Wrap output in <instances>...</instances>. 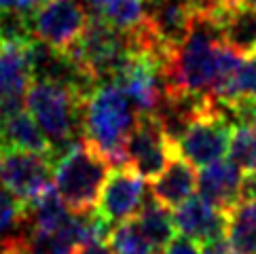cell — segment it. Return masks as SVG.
<instances>
[{
  "mask_svg": "<svg viewBox=\"0 0 256 254\" xmlns=\"http://www.w3.org/2000/svg\"><path fill=\"white\" fill-rule=\"evenodd\" d=\"M110 163L85 140L72 146L53 168V188L72 214H87L98 208Z\"/></svg>",
  "mask_w": 256,
  "mask_h": 254,
  "instance_id": "277c9868",
  "label": "cell"
},
{
  "mask_svg": "<svg viewBox=\"0 0 256 254\" xmlns=\"http://www.w3.org/2000/svg\"><path fill=\"white\" fill-rule=\"evenodd\" d=\"M74 254H114L110 244L106 242H94V244H85V246H78Z\"/></svg>",
  "mask_w": 256,
  "mask_h": 254,
  "instance_id": "f1b7e54d",
  "label": "cell"
},
{
  "mask_svg": "<svg viewBox=\"0 0 256 254\" xmlns=\"http://www.w3.org/2000/svg\"><path fill=\"white\" fill-rule=\"evenodd\" d=\"M212 17L220 24L224 44L242 56L256 51V8L228 2Z\"/></svg>",
  "mask_w": 256,
  "mask_h": 254,
  "instance_id": "2e32d148",
  "label": "cell"
},
{
  "mask_svg": "<svg viewBox=\"0 0 256 254\" xmlns=\"http://www.w3.org/2000/svg\"><path fill=\"white\" fill-rule=\"evenodd\" d=\"M222 44L220 24L212 15H195L186 38L172 53L163 68L166 94L188 92L212 96L218 72V53Z\"/></svg>",
  "mask_w": 256,
  "mask_h": 254,
  "instance_id": "6da1fadb",
  "label": "cell"
},
{
  "mask_svg": "<svg viewBox=\"0 0 256 254\" xmlns=\"http://www.w3.org/2000/svg\"><path fill=\"white\" fill-rule=\"evenodd\" d=\"M30 42H4L0 49V114H13L26 104V92L32 83L28 58Z\"/></svg>",
  "mask_w": 256,
  "mask_h": 254,
  "instance_id": "7c38bea8",
  "label": "cell"
},
{
  "mask_svg": "<svg viewBox=\"0 0 256 254\" xmlns=\"http://www.w3.org/2000/svg\"><path fill=\"white\" fill-rule=\"evenodd\" d=\"M68 224H70V220H68ZM68 224L56 233L28 231V238H26V254H74L78 246H76V242L72 240Z\"/></svg>",
  "mask_w": 256,
  "mask_h": 254,
  "instance_id": "7402d4cb",
  "label": "cell"
},
{
  "mask_svg": "<svg viewBox=\"0 0 256 254\" xmlns=\"http://www.w3.org/2000/svg\"><path fill=\"white\" fill-rule=\"evenodd\" d=\"M237 4H244V6H250V8H256V0H233Z\"/></svg>",
  "mask_w": 256,
  "mask_h": 254,
  "instance_id": "4dcf8cb0",
  "label": "cell"
},
{
  "mask_svg": "<svg viewBox=\"0 0 256 254\" xmlns=\"http://www.w3.org/2000/svg\"><path fill=\"white\" fill-rule=\"evenodd\" d=\"M246 174L231 159H220L212 166L201 168L197 176L199 195L214 204L218 210L231 212L242 202V186Z\"/></svg>",
  "mask_w": 256,
  "mask_h": 254,
  "instance_id": "5bb4252c",
  "label": "cell"
},
{
  "mask_svg": "<svg viewBox=\"0 0 256 254\" xmlns=\"http://www.w3.org/2000/svg\"><path fill=\"white\" fill-rule=\"evenodd\" d=\"M150 195L166 208H178L190 199L197 190V172L186 159L174 155L166 170L157 178H152Z\"/></svg>",
  "mask_w": 256,
  "mask_h": 254,
  "instance_id": "9a60e30c",
  "label": "cell"
},
{
  "mask_svg": "<svg viewBox=\"0 0 256 254\" xmlns=\"http://www.w3.org/2000/svg\"><path fill=\"white\" fill-rule=\"evenodd\" d=\"M240 96H252L256 98V51L244 56V62L237 74L231 83V92H228V98H240Z\"/></svg>",
  "mask_w": 256,
  "mask_h": 254,
  "instance_id": "484cf974",
  "label": "cell"
},
{
  "mask_svg": "<svg viewBox=\"0 0 256 254\" xmlns=\"http://www.w3.org/2000/svg\"><path fill=\"white\" fill-rule=\"evenodd\" d=\"M166 64L150 53H134L125 68L118 72L112 80L123 94L130 98L134 108L140 112H152L159 108L163 96H166Z\"/></svg>",
  "mask_w": 256,
  "mask_h": 254,
  "instance_id": "9c48e42d",
  "label": "cell"
},
{
  "mask_svg": "<svg viewBox=\"0 0 256 254\" xmlns=\"http://www.w3.org/2000/svg\"><path fill=\"white\" fill-rule=\"evenodd\" d=\"M110 248L114 254H157L152 244L144 235L138 220H125L110 231Z\"/></svg>",
  "mask_w": 256,
  "mask_h": 254,
  "instance_id": "44dd1931",
  "label": "cell"
},
{
  "mask_svg": "<svg viewBox=\"0 0 256 254\" xmlns=\"http://www.w3.org/2000/svg\"><path fill=\"white\" fill-rule=\"evenodd\" d=\"M231 134L233 125L224 119L220 104L214 98V110L190 125L174 148H176V155L186 159L190 166L206 168L224 159L231 144Z\"/></svg>",
  "mask_w": 256,
  "mask_h": 254,
  "instance_id": "52a82bcc",
  "label": "cell"
},
{
  "mask_svg": "<svg viewBox=\"0 0 256 254\" xmlns=\"http://www.w3.org/2000/svg\"><path fill=\"white\" fill-rule=\"evenodd\" d=\"M144 197V178L130 166H118L112 168L108 174L96 210L108 224L114 226L125 220H132L142 210Z\"/></svg>",
  "mask_w": 256,
  "mask_h": 254,
  "instance_id": "30bf717a",
  "label": "cell"
},
{
  "mask_svg": "<svg viewBox=\"0 0 256 254\" xmlns=\"http://www.w3.org/2000/svg\"><path fill=\"white\" fill-rule=\"evenodd\" d=\"M4 146L40 152V155L51 157V144L44 138L42 130L32 119L28 110H17L13 114L4 116Z\"/></svg>",
  "mask_w": 256,
  "mask_h": 254,
  "instance_id": "ac0fdd59",
  "label": "cell"
},
{
  "mask_svg": "<svg viewBox=\"0 0 256 254\" xmlns=\"http://www.w3.org/2000/svg\"><path fill=\"white\" fill-rule=\"evenodd\" d=\"M24 226V204L0 184V242Z\"/></svg>",
  "mask_w": 256,
  "mask_h": 254,
  "instance_id": "d4e9b609",
  "label": "cell"
},
{
  "mask_svg": "<svg viewBox=\"0 0 256 254\" xmlns=\"http://www.w3.org/2000/svg\"><path fill=\"white\" fill-rule=\"evenodd\" d=\"M201 250H204V254H237L231 244L226 242V238H218V240H212L201 246Z\"/></svg>",
  "mask_w": 256,
  "mask_h": 254,
  "instance_id": "83f0119b",
  "label": "cell"
},
{
  "mask_svg": "<svg viewBox=\"0 0 256 254\" xmlns=\"http://www.w3.org/2000/svg\"><path fill=\"white\" fill-rule=\"evenodd\" d=\"M176 231L197 244H208L218 238H226V212L218 210L214 204L201 195H193L180 204L174 212Z\"/></svg>",
  "mask_w": 256,
  "mask_h": 254,
  "instance_id": "4fadbf2b",
  "label": "cell"
},
{
  "mask_svg": "<svg viewBox=\"0 0 256 254\" xmlns=\"http://www.w3.org/2000/svg\"><path fill=\"white\" fill-rule=\"evenodd\" d=\"M138 224L142 226L144 235L152 244V248L157 254L163 252V248L176 238V224H174V214H170V208L159 204L157 199L150 195V190H146L142 210L138 212Z\"/></svg>",
  "mask_w": 256,
  "mask_h": 254,
  "instance_id": "d6986e66",
  "label": "cell"
},
{
  "mask_svg": "<svg viewBox=\"0 0 256 254\" xmlns=\"http://www.w3.org/2000/svg\"><path fill=\"white\" fill-rule=\"evenodd\" d=\"M102 20L121 32H132L144 22V0H106Z\"/></svg>",
  "mask_w": 256,
  "mask_h": 254,
  "instance_id": "603a6c76",
  "label": "cell"
},
{
  "mask_svg": "<svg viewBox=\"0 0 256 254\" xmlns=\"http://www.w3.org/2000/svg\"><path fill=\"white\" fill-rule=\"evenodd\" d=\"M242 199H254L256 202V170L246 174L244 186H242Z\"/></svg>",
  "mask_w": 256,
  "mask_h": 254,
  "instance_id": "f546056e",
  "label": "cell"
},
{
  "mask_svg": "<svg viewBox=\"0 0 256 254\" xmlns=\"http://www.w3.org/2000/svg\"><path fill=\"white\" fill-rule=\"evenodd\" d=\"M36 40L53 49L68 51L89 24V13L80 0H47L30 15Z\"/></svg>",
  "mask_w": 256,
  "mask_h": 254,
  "instance_id": "8992f818",
  "label": "cell"
},
{
  "mask_svg": "<svg viewBox=\"0 0 256 254\" xmlns=\"http://www.w3.org/2000/svg\"><path fill=\"white\" fill-rule=\"evenodd\" d=\"M228 159L244 174H250L256 170V125L233 127L231 144H228Z\"/></svg>",
  "mask_w": 256,
  "mask_h": 254,
  "instance_id": "cb8c5ba5",
  "label": "cell"
},
{
  "mask_svg": "<svg viewBox=\"0 0 256 254\" xmlns=\"http://www.w3.org/2000/svg\"><path fill=\"white\" fill-rule=\"evenodd\" d=\"M176 155L174 144L163 134L159 119L152 112H140L125 142V161L142 178H157L170 159Z\"/></svg>",
  "mask_w": 256,
  "mask_h": 254,
  "instance_id": "ba28073f",
  "label": "cell"
},
{
  "mask_svg": "<svg viewBox=\"0 0 256 254\" xmlns=\"http://www.w3.org/2000/svg\"><path fill=\"white\" fill-rule=\"evenodd\" d=\"M53 168L56 166L49 155L11 146L0 148V184L22 204H30L53 186Z\"/></svg>",
  "mask_w": 256,
  "mask_h": 254,
  "instance_id": "5b68a950",
  "label": "cell"
},
{
  "mask_svg": "<svg viewBox=\"0 0 256 254\" xmlns=\"http://www.w3.org/2000/svg\"><path fill=\"white\" fill-rule=\"evenodd\" d=\"M138 121V110L114 83H102L85 100L83 140L112 168L127 166L125 142Z\"/></svg>",
  "mask_w": 256,
  "mask_h": 254,
  "instance_id": "3957f363",
  "label": "cell"
},
{
  "mask_svg": "<svg viewBox=\"0 0 256 254\" xmlns=\"http://www.w3.org/2000/svg\"><path fill=\"white\" fill-rule=\"evenodd\" d=\"M2 44H4V38H2V34H0V49H2Z\"/></svg>",
  "mask_w": 256,
  "mask_h": 254,
  "instance_id": "1f68e13d",
  "label": "cell"
},
{
  "mask_svg": "<svg viewBox=\"0 0 256 254\" xmlns=\"http://www.w3.org/2000/svg\"><path fill=\"white\" fill-rule=\"evenodd\" d=\"M72 212L62 202L58 190L49 186L42 195L32 199L30 204H24V220L30 231L38 233H56L68 224Z\"/></svg>",
  "mask_w": 256,
  "mask_h": 254,
  "instance_id": "e0dca14e",
  "label": "cell"
},
{
  "mask_svg": "<svg viewBox=\"0 0 256 254\" xmlns=\"http://www.w3.org/2000/svg\"><path fill=\"white\" fill-rule=\"evenodd\" d=\"M226 242L237 254H256V202L242 199L226 212Z\"/></svg>",
  "mask_w": 256,
  "mask_h": 254,
  "instance_id": "ffe728a7",
  "label": "cell"
},
{
  "mask_svg": "<svg viewBox=\"0 0 256 254\" xmlns=\"http://www.w3.org/2000/svg\"><path fill=\"white\" fill-rule=\"evenodd\" d=\"M161 254H204V250H201V244L180 235V238H174L168 246L163 248Z\"/></svg>",
  "mask_w": 256,
  "mask_h": 254,
  "instance_id": "4316f807",
  "label": "cell"
},
{
  "mask_svg": "<svg viewBox=\"0 0 256 254\" xmlns=\"http://www.w3.org/2000/svg\"><path fill=\"white\" fill-rule=\"evenodd\" d=\"M195 11L188 0H144V24L154 40L174 53L186 38Z\"/></svg>",
  "mask_w": 256,
  "mask_h": 254,
  "instance_id": "8fae6325",
  "label": "cell"
},
{
  "mask_svg": "<svg viewBox=\"0 0 256 254\" xmlns=\"http://www.w3.org/2000/svg\"><path fill=\"white\" fill-rule=\"evenodd\" d=\"M85 100L72 87L36 78L26 92V108L51 144L53 166L72 146L83 142Z\"/></svg>",
  "mask_w": 256,
  "mask_h": 254,
  "instance_id": "7a4b0ae2",
  "label": "cell"
}]
</instances>
